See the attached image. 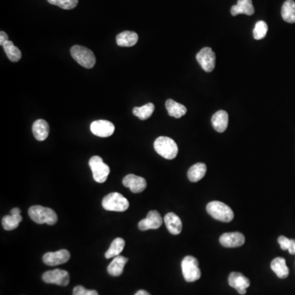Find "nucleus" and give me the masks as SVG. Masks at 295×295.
Wrapping results in <instances>:
<instances>
[{
	"label": "nucleus",
	"mask_w": 295,
	"mask_h": 295,
	"mask_svg": "<svg viewBox=\"0 0 295 295\" xmlns=\"http://www.w3.org/2000/svg\"><path fill=\"white\" fill-rule=\"evenodd\" d=\"M29 216L33 221L37 224H48L53 225L58 221L57 213L49 208L35 205L29 209Z\"/></svg>",
	"instance_id": "obj_1"
},
{
	"label": "nucleus",
	"mask_w": 295,
	"mask_h": 295,
	"mask_svg": "<svg viewBox=\"0 0 295 295\" xmlns=\"http://www.w3.org/2000/svg\"><path fill=\"white\" fill-rule=\"evenodd\" d=\"M153 147L156 152L166 159H174L178 154V146L172 139L160 136L154 141Z\"/></svg>",
	"instance_id": "obj_2"
},
{
	"label": "nucleus",
	"mask_w": 295,
	"mask_h": 295,
	"mask_svg": "<svg viewBox=\"0 0 295 295\" xmlns=\"http://www.w3.org/2000/svg\"><path fill=\"white\" fill-rule=\"evenodd\" d=\"M207 212L212 218L222 222H230L234 219V212L222 202H210L207 205Z\"/></svg>",
	"instance_id": "obj_3"
},
{
	"label": "nucleus",
	"mask_w": 295,
	"mask_h": 295,
	"mask_svg": "<svg viewBox=\"0 0 295 295\" xmlns=\"http://www.w3.org/2000/svg\"><path fill=\"white\" fill-rule=\"evenodd\" d=\"M102 206L107 211L125 212L129 209V201L119 193H111L102 201Z\"/></svg>",
	"instance_id": "obj_4"
},
{
	"label": "nucleus",
	"mask_w": 295,
	"mask_h": 295,
	"mask_svg": "<svg viewBox=\"0 0 295 295\" xmlns=\"http://www.w3.org/2000/svg\"><path fill=\"white\" fill-rule=\"evenodd\" d=\"M71 55L80 66L88 69L93 68L96 63L94 53L90 49L80 45H74L72 47Z\"/></svg>",
	"instance_id": "obj_5"
},
{
	"label": "nucleus",
	"mask_w": 295,
	"mask_h": 295,
	"mask_svg": "<svg viewBox=\"0 0 295 295\" xmlns=\"http://www.w3.org/2000/svg\"><path fill=\"white\" fill-rule=\"evenodd\" d=\"M183 277L187 282H194L201 277L199 261L193 256H186L181 262Z\"/></svg>",
	"instance_id": "obj_6"
},
{
	"label": "nucleus",
	"mask_w": 295,
	"mask_h": 295,
	"mask_svg": "<svg viewBox=\"0 0 295 295\" xmlns=\"http://www.w3.org/2000/svg\"><path fill=\"white\" fill-rule=\"evenodd\" d=\"M89 166L91 168L94 180L98 183H104L110 173V167L103 162L102 157L94 156L89 159Z\"/></svg>",
	"instance_id": "obj_7"
},
{
	"label": "nucleus",
	"mask_w": 295,
	"mask_h": 295,
	"mask_svg": "<svg viewBox=\"0 0 295 295\" xmlns=\"http://www.w3.org/2000/svg\"><path fill=\"white\" fill-rule=\"evenodd\" d=\"M197 62L206 73H211L214 70L216 64V54L211 48L202 49L196 55Z\"/></svg>",
	"instance_id": "obj_8"
},
{
	"label": "nucleus",
	"mask_w": 295,
	"mask_h": 295,
	"mask_svg": "<svg viewBox=\"0 0 295 295\" xmlns=\"http://www.w3.org/2000/svg\"><path fill=\"white\" fill-rule=\"evenodd\" d=\"M42 279L45 283L66 286L69 284L70 276L65 270L55 269L44 273Z\"/></svg>",
	"instance_id": "obj_9"
},
{
	"label": "nucleus",
	"mask_w": 295,
	"mask_h": 295,
	"mask_svg": "<svg viewBox=\"0 0 295 295\" xmlns=\"http://www.w3.org/2000/svg\"><path fill=\"white\" fill-rule=\"evenodd\" d=\"M92 133L102 138H106L112 136L115 131L114 125L111 122L105 120H98L93 122L90 125Z\"/></svg>",
	"instance_id": "obj_10"
},
{
	"label": "nucleus",
	"mask_w": 295,
	"mask_h": 295,
	"mask_svg": "<svg viewBox=\"0 0 295 295\" xmlns=\"http://www.w3.org/2000/svg\"><path fill=\"white\" fill-rule=\"evenodd\" d=\"M229 286L235 289L239 295H245L247 289L250 286V281L239 272H232L228 278Z\"/></svg>",
	"instance_id": "obj_11"
},
{
	"label": "nucleus",
	"mask_w": 295,
	"mask_h": 295,
	"mask_svg": "<svg viewBox=\"0 0 295 295\" xmlns=\"http://www.w3.org/2000/svg\"><path fill=\"white\" fill-rule=\"evenodd\" d=\"M71 255L69 251L67 249H61L57 252H49L45 253L43 257V261L48 266H59V265L64 264L70 259Z\"/></svg>",
	"instance_id": "obj_12"
},
{
	"label": "nucleus",
	"mask_w": 295,
	"mask_h": 295,
	"mask_svg": "<svg viewBox=\"0 0 295 295\" xmlns=\"http://www.w3.org/2000/svg\"><path fill=\"white\" fill-rule=\"evenodd\" d=\"M162 221L163 220L160 213L156 210H152L148 213L146 219H143L139 222V229L143 231L148 229H157L162 225Z\"/></svg>",
	"instance_id": "obj_13"
},
{
	"label": "nucleus",
	"mask_w": 295,
	"mask_h": 295,
	"mask_svg": "<svg viewBox=\"0 0 295 295\" xmlns=\"http://www.w3.org/2000/svg\"><path fill=\"white\" fill-rule=\"evenodd\" d=\"M219 241L225 248H237L244 244L245 238L240 232H229L221 234Z\"/></svg>",
	"instance_id": "obj_14"
},
{
	"label": "nucleus",
	"mask_w": 295,
	"mask_h": 295,
	"mask_svg": "<svg viewBox=\"0 0 295 295\" xmlns=\"http://www.w3.org/2000/svg\"><path fill=\"white\" fill-rule=\"evenodd\" d=\"M122 183L124 186L130 188L131 192L136 193V194L143 192L147 187L146 179L141 177V176H136L133 174H130V175L125 176L124 179L122 180Z\"/></svg>",
	"instance_id": "obj_15"
},
{
	"label": "nucleus",
	"mask_w": 295,
	"mask_h": 295,
	"mask_svg": "<svg viewBox=\"0 0 295 295\" xmlns=\"http://www.w3.org/2000/svg\"><path fill=\"white\" fill-rule=\"evenodd\" d=\"M22 221L21 209L14 208L11 210V215L4 216L2 219V225L6 230H12L18 227L19 224Z\"/></svg>",
	"instance_id": "obj_16"
},
{
	"label": "nucleus",
	"mask_w": 295,
	"mask_h": 295,
	"mask_svg": "<svg viewBox=\"0 0 295 295\" xmlns=\"http://www.w3.org/2000/svg\"><path fill=\"white\" fill-rule=\"evenodd\" d=\"M254 7L252 0H238L236 4L232 6L230 12L232 16L246 14L248 16L254 14Z\"/></svg>",
	"instance_id": "obj_17"
},
{
	"label": "nucleus",
	"mask_w": 295,
	"mask_h": 295,
	"mask_svg": "<svg viewBox=\"0 0 295 295\" xmlns=\"http://www.w3.org/2000/svg\"><path fill=\"white\" fill-rule=\"evenodd\" d=\"M229 115L224 110L218 111L212 117V124L216 131L222 133L227 129Z\"/></svg>",
	"instance_id": "obj_18"
},
{
	"label": "nucleus",
	"mask_w": 295,
	"mask_h": 295,
	"mask_svg": "<svg viewBox=\"0 0 295 295\" xmlns=\"http://www.w3.org/2000/svg\"><path fill=\"white\" fill-rule=\"evenodd\" d=\"M164 222L171 234H179L182 231V221L178 216L174 213L166 214L164 218Z\"/></svg>",
	"instance_id": "obj_19"
},
{
	"label": "nucleus",
	"mask_w": 295,
	"mask_h": 295,
	"mask_svg": "<svg viewBox=\"0 0 295 295\" xmlns=\"http://www.w3.org/2000/svg\"><path fill=\"white\" fill-rule=\"evenodd\" d=\"M33 135L39 141H44L48 138L49 134V126L45 120L35 121L32 127Z\"/></svg>",
	"instance_id": "obj_20"
},
{
	"label": "nucleus",
	"mask_w": 295,
	"mask_h": 295,
	"mask_svg": "<svg viewBox=\"0 0 295 295\" xmlns=\"http://www.w3.org/2000/svg\"><path fill=\"white\" fill-rule=\"evenodd\" d=\"M139 36L134 31H126L117 35V44L121 47H132L138 42Z\"/></svg>",
	"instance_id": "obj_21"
},
{
	"label": "nucleus",
	"mask_w": 295,
	"mask_h": 295,
	"mask_svg": "<svg viewBox=\"0 0 295 295\" xmlns=\"http://www.w3.org/2000/svg\"><path fill=\"white\" fill-rule=\"evenodd\" d=\"M128 262V258L123 256L115 257L113 262L108 267V272L113 277H119L123 273L125 265Z\"/></svg>",
	"instance_id": "obj_22"
},
{
	"label": "nucleus",
	"mask_w": 295,
	"mask_h": 295,
	"mask_svg": "<svg viewBox=\"0 0 295 295\" xmlns=\"http://www.w3.org/2000/svg\"><path fill=\"white\" fill-rule=\"evenodd\" d=\"M207 166L203 162L193 165L189 171H188L187 176L189 180L191 182H198L199 180L204 178V176L206 175Z\"/></svg>",
	"instance_id": "obj_23"
},
{
	"label": "nucleus",
	"mask_w": 295,
	"mask_h": 295,
	"mask_svg": "<svg viewBox=\"0 0 295 295\" xmlns=\"http://www.w3.org/2000/svg\"><path fill=\"white\" fill-rule=\"evenodd\" d=\"M166 108L168 114L175 118H180L187 113V108H185V106L177 103L173 99L166 100Z\"/></svg>",
	"instance_id": "obj_24"
},
{
	"label": "nucleus",
	"mask_w": 295,
	"mask_h": 295,
	"mask_svg": "<svg viewBox=\"0 0 295 295\" xmlns=\"http://www.w3.org/2000/svg\"><path fill=\"white\" fill-rule=\"evenodd\" d=\"M271 267L273 272L276 273L279 278L285 279L288 277L290 274V270H289L286 261L283 258H276L272 260L271 263Z\"/></svg>",
	"instance_id": "obj_25"
},
{
	"label": "nucleus",
	"mask_w": 295,
	"mask_h": 295,
	"mask_svg": "<svg viewBox=\"0 0 295 295\" xmlns=\"http://www.w3.org/2000/svg\"><path fill=\"white\" fill-rule=\"evenodd\" d=\"M281 16L286 22L295 23V2L294 0H287L284 2L281 8Z\"/></svg>",
	"instance_id": "obj_26"
},
{
	"label": "nucleus",
	"mask_w": 295,
	"mask_h": 295,
	"mask_svg": "<svg viewBox=\"0 0 295 295\" xmlns=\"http://www.w3.org/2000/svg\"><path fill=\"white\" fill-rule=\"evenodd\" d=\"M125 243L124 239L122 238H117L113 240V243L111 244L110 247L108 248L105 253V258H115L117 256H119L120 253H122L124 249Z\"/></svg>",
	"instance_id": "obj_27"
},
{
	"label": "nucleus",
	"mask_w": 295,
	"mask_h": 295,
	"mask_svg": "<svg viewBox=\"0 0 295 295\" xmlns=\"http://www.w3.org/2000/svg\"><path fill=\"white\" fill-rule=\"evenodd\" d=\"M2 47H3L6 55H7L10 61L16 63L21 59V52L20 51L18 48L15 46L14 44L12 41L8 40V41L5 43Z\"/></svg>",
	"instance_id": "obj_28"
},
{
	"label": "nucleus",
	"mask_w": 295,
	"mask_h": 295,
	"mask_svg": "<svg viewBox=\"0 0 295 295\" xmlns=\"http://www.w3.org/2000/svg\"><path fill=\"white\" fill-rule=\"evenodd\" d=\"M154 109V104L148 103L140 108H134L133 114L141 120H146L152 116Z\"/></svg>",
	"instance_id": "obj_29"
},
{
	"label": "nucleus",
	"mask_w": 295,
	"mask_h": 295,
	"mask_svg": "<svg viewBox=\"0 0 295 295\" xmlns=\"http://www.w3.org/2000/svg\"><path fill=\"white\" fill-rule=\"evenodd\" d=\"M267 24L264 21H258L253 29V37L255 40H262L267 35Z\"/></svg>",
	"instance_id": "obj_30"
},
{
	"label": "nucleus",
	"mask_w": 295,
	"mask_h": 295,
	"mask_svg": "<svg viewBox=\"0 0 295 295\" xmlns=\"http://www.w3.org/2000/svg\"><path fill=\"white\" fill-rule=\"evenodd\" d=\"M78 4V0H59L57 6L63 9L71 10L75 8Z\"/></svg>",
	"instance_id": "obj_31"
},
{
	"label": "nucleus",
	"mask_w": 295,
	"mask_h": 295,
	"mask_svg": "<svg viewBox=\"0 0 295 295\" xmlns=\"http://www.w3.org/2000/svg\"><path fill=\"white\" fill-rule=\"evenodd\" d=\"M73 295H98L96 291L86 290L83 286H76L73 290Z\"/></svg>",
	"instance_id": "obj_32"
},
{
	"label": "nucleus",
	"mask_w": 295,
	"mask_h": 295,
	"mask_svg": "<svg viewBox=\"0 0 295 295\" xmlns=\"http://www.w3.org/2000/svg\"><path fill=\"white\" fill-rule=\"evenodd\" d=\"M278 243L279 244H280V246H281V249H283V250H288L289 246H290V244H291V239L286 238V237L284 236V235H281V236H280L278 238Z\"/></svg>",
	"instance_id": "obj_33"
},
{
	"label": "nucleus",
	"mask_w": 295,
	"mask_h": 295,
	"mask_svg": "<svg viewBox=\"0 0 295 295\" xmlns=\"http://www.w3.org/2000/svg\"><path fill=\"white\" fill-rule=\"evenodd\" d=\"M7 41H8V36H7V34L4 31H1L0 32V45L3 46Z\"/></svg>",
	"instance_id": "obj_34"
},
{
	"label": "nucleus",
	"mask_w": 295,
	"mask_h": 295,
	"mask_svg": "<svg viewBox=\"0 0 295 295\" xmlns=\"http://www.w3.org/2000/svg\"><path fill=\"white\" fill-rule=\"evenodd\" d=\"M289 253L291 254H295V239H291V244L289 246L288 248Z\"/></svg>",
	"instance_id": "obj_35"
},
{
	"label": "nucleus",
	"mask_w": 295,
	"mask_h": 295,
	"mask_svg": "<svg viewBox=\"0 0 295 295\" xmlns=\"http://www.w3.org/2000/svg\"><path fill=\"white\" fill-rule=\"evenodd\" d=\"M135 295H150L148 292L147 291H144V290H141V291H139Z\"/></svg>",
	"instance_id": "obj_36"
},
{
	"label": "nucleus",
	"mask_w": 295,
	"mask_h": 295,
	"mask_svg": "<svg viewBox=\"0 0 295 295\" xmlns=\"http://www.w3.org/2000/svg\"><path fill=\"white\" fill-rule=\"evenodd\" d=\"M59 0H48V2L52 5H58Z\"/></svg>",
	"instance_id": "obj_37"
}]
</instances>
